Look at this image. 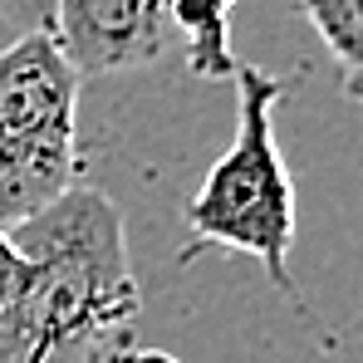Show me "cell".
I'll return each mask as SVG.
<instances>
[{
	"label": "cell",
	"instance_id": "cell-1",
	"mask_svg": "<svg viewBox=\"0 0 363 363\" xmlns=\"http://www.w3.org/2000/svg\"><path fill=\"white\" fill-rule=\"evenodd\" d=\"M5 231L30 270L0 309V363H113L143 314L123 206L74 186Z\"/></svg>",
	"mask_w": 363,
	"mask_h": 363
},
{
	"label": "cell",
	"instance_id": "cell-6",
	"mask_svg": "<svg viewBox=\"0 0 363 363\" xmlns=\"http://www.w3.org/2000/svg\"><path fill=\"white\" fill-rule=\"evenodd\" d=\"M295 10L324 40L344 94L363 104V0H295Z\"/></svg>",
	"mask_w": 363,
	"mask_h": 363
},
{
	"label": "cell",
	"instance_id": "cell-4",
	"mask_svg": "<svg viewBox=\"0 0 363 363\" xmlns=\"http://www.w3.org/2000/svg\"><path fill=\"white\" fill-rule=\"evenodd\" d=\"M55 45L84 79L147 69L167 50L162 0H55Z\"/></svg>",
	"mask_w": 363,
	"mask_h": 363
},
{
	"label": "cell",
	"instance_id": "cell-5",
	"mask_svg": "<svg viewBox=\"0 0 363 363\" xmlns=\"http://www.w3.org/2000/svg\"><path fill=\"white\" fill-rule=\"evenodd\" d=\"M231 10L236 0H162L167 30L182 35L186 69L196 79H231L236 74V50H231Z\"/></svg>",
	"mask_w": 363,
	"mask_h": 363
},
{
	"label": "cell",
	"instance_id": "cell-9",
	"mask_svg": "<svg viewBox=\"0 0 363 363\" xmlns=\"http://www.w3.org/2000/svg\"><path fill=\"white\" fill-rule=\"evenodd\" d=\"M113 363H182V359H172L167 349H123Z\"/></svg>",
	"mask_w": 363,
	"mask_h": 363
},
{
	"label": "cell",
	"instance_id": "cell-8",
	"mask_svg": "<svg viewBox=\"0 0 363 363\" xmlns=\"http://www.w3.org/2000/svg\"><path fill=\"white\" fill-rule=\"evenodd\" d=\"M25 270H30V260L20 255V245L10 241V231L0 226V309L15 300V290H20V280H25Z\"/></svg>",
	"mask_w": 363,
	"mask_h": 363
},
{
	"label": "cell",
	"instance_id": "cell-3",
	"mask_svg": "<svg viewBox=\"0 0 363 363\" xmlns=\"http://www.w3.org/2000/svg\"><path fill=\"white\" fill-rule=\"evenodd\" d=\"M79 89L50 30H25L0 50V226H15L79 186Z\"/></svg>",
	"mask_w": 363,
	"mask_h": 363
},
{
	"label": "cell",
	"instance_id": "cell-7",
	"mask_svg": "<svg viewBox=\"0 0 363 363\" xmlns=\"http://www.w3.org/2000/svg\"><path fill=\"white\" fill-rule=\"evenodd\" d=\"M0 20L25 35V30H50L55 25V0H0Z\"/></svg>",
	"mask_w": 363,
	"mask_h": 363
},
{
	"label": "cell",
	"instance_id": "cell-2",
	"mask_svg": "<svg viewBox=\"0 0 363 363\" xmlns=\"http://www.w3.org/2000/svg\"><path fill=\"white\" fill-rule=\"evenodd\" d=\"M236 138L231 147L206 167L201 186L186 201V231L196 250H236L265 265L270 285L280 295H295L290 280V250H295V177L285 167V152L275 143V108L290 99L295 79L236 64Z\"/></svg>",
	"mask_w": 363,
	"mask_h": 363
}]
</instances>
